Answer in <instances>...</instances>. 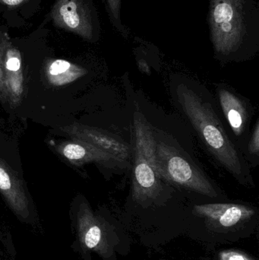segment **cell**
Returning a JSON list of instances; mask_svg holds the SVG:
<instances>
[{"label": "cell", "mask_w": 259, "mask_h": 260, "mask_svg": "<svg viewBox=\"0 0 259 260\" xmlns=\"http://www.w3.org/2000/svg\"><path fill=\"white\" fill-rule=\"evenodd\" d=\"M249 151L252 154H258L259 151V124L257 121L255 124V129L252 133L250 143H249Z\"/></svg>", "instance_id": "2e32d148"}, {"label": "cell", "mask_w": 259, "mask_h": 260, "mask_svg": "<svg viewBox=\"0 0 259 260\" xmlns=\"http://www.w3.org/2000/svg\"><path fill=\"white\" fill-rule=\"evenodd\" d=\"M106 12L109 16V21L117 30L124 38L129 37V30L122 21L121 7L122 0H105Z\"/></svg>", "instance_id": "5bb4252c"}, {"label": "cell", "mask_w": 259, "mask_h": 260, "mask_svg": "<svg viewBox=\"0 0 259 260\" xmlns=\"http://www.w3.org/2000/svg\"><path fill=\"white\" fill-rule=\"evenodd\" d=\"M26 0H0V3L9 6H15L21 5Z\"/></svg>", "instance_id": "e0dca14e"}, {"label": "cell", "mask_w": 259, "mask_h": 260, "mask_svg": "<svg viewBox=\"0 0 259 260\" xmlns=\"http://www.w3.org/2000/svg\"><path fill=\"white\" fill-rule=\"evenodd\" d=\"M220 260H252L243 253L234 250H228L220 253Z\"/></svg>", "instance_id": "9a60e30c"}, {"label": "cell", "mask_w": 259, "mask_h": 260, "mask_svg": "<svg viewBox=\"0 0 259 260\" xmlns=\"http://www.w3.org/2000/svg\"><path fill=\"white\" fill-rule=\"evenodd\" d=\"M157 158L161 178L209 197L217 196L212 183L170 145L157 143Z\"/></svg>", "instance_id": "277c9868"}, {"label": "cell", "mask_w": 259, "mask_h": 260, "mask_svg": "<svg viewBox=\"0 0 259 260\" xmlns=\"http://www.w3.org/2000/svg\"><path fill=\"white\" fill-rule=\"evenodd\" d=\"M77 230L80 242L89 250H94L100 245L102 230L94 214L88 205L82 203L77 214Z\"/></svg>", "instance_id": "7c38bea8"}, {"label": "cell", "mask_w": 259, "mask_h": 260, "mask_svg": "<svg viewBox=\"0 0 259 260\" xmlns=\"http://www.w3.org/2000/svg\"><path fill=\"white\" fill-rule=\"evenodd\" d=\"M0 192L14 212L20 218L30 217V203L18 173L0 157Z\"/></svg>", "instance_id": "ba28073f"}, {"label": "cell", "mask_w": 259, "mask_h": 260, "mask_svg": "<svg viewBox=\"0 0 259 260\" xmlns=\"http://www.w3.org/2000/svg\"><path fill=\"white\" fill-rule=\"evenodd\" d=\"M71 139L82 141L114 156L123 164L130 157L129 147L117 138L97 129L81 123H72L61 128Z\"/></svg>", "instance_id": "52a82bcc"}, {"label": "cell", "mask_w": 259, "mask_h": 260, "mask_svg": "<svg viewBox=\"0 0 259 260\" xmlns=\"http://www.w3.org/2000/svg\"><path fill=\"white\" fill-rule=\"evenodd\" d=\"M0 67L3 77L2 100L15 108L21 103L24 92L22 61L19 50L6 35L0 39Z\"/></svg>", "instance_id": "8992f818"}, {"label": "cell", "mask_w": 259, "mask_h": 260, "mask_svg": "<svg viewBox=\"0 0 259 260\" xmlns=\"http://www.w3.org/2000/svg\"><path fill=\"white\" fill-rule=\"evenodd\" d=\"M58 27L86 41H97L100 24L93 0H57L50 14Z\"/></svg>", "instance_id": "5b68a950"}, {"label": "cell", "mask_w": 259, "mask_h": 260, "mask_svg": "<svg viewBox=\"0 0 259 260\" xmlns=\"http://www.w3.org/2000/svg\"><path fill=\"white\" fill-rule=\"evenodd\" d=\"M219 99L228 123L234 134L242 135L247 120V112L243 102L228 90H219Z\"/></svg>", "instance_id": "4fadbf2b"}, {"label": "cell", "mask_w": 259, "mask_h": 260, "mask_svg": "<svg viewBox=\"0 0 259 260\" xmlns=\"http://www.w3.org/2000/svg\"><path fill=\"white\" fill-rule=\"evenodd\" d=\"M55 149L64 158L78 167L92 162L107 167H120L123 165L114 156L76 139L59 142L55 146Z\"/></svg>", "instance_id": "9c48e42d"}, {"label": "cell", "mask_w": 259, "mask_h": 260, "mask_svg": "<svg viewBox=\"0 0 259 260\" xmlns=\"http://www.w3.org/2000/svg\"><path fill=\"white\" fill-rule=\"evenodd\" d=\"M157 142L149 123L140 112L134 114V168L132 192L137 201L153 198L161 177L157 158Z\"/></svg>", "instance_id": "3957f363"}, {"label": "cell", "mask_w": 259, "mask_h": 260, "mask_svg": "<svg viewBox=\"0 0 259 260\" xmlns=\"http://www.w3.org/2000/svg\"><path fill=\"white\" fill-rule=\"evenodd\" d=\"M176 93L184 113L205 146L223 167L241 182L243 177L241 157L211 105L182 84L179 85Z\"/></svg>", "instance_id": "7a4b0ae2"}, {"label": "cell", "mask_w": 259, "mask_h": 260, "mask_svg": "<svg viewBox=\"0 0 259 260\" xmlns=\"http://www.w3.org/2000/svg\"><path fill=\"white\" fill-rule=\"evenodd\" d=\"M195 211L198 215L226 228L236 225L240 221L250 218L255 213L251 208L226 203L199 205L195 206Z\"/></svg>", "instance_id": "30bf717a"}, {"label": "cell", "mask_w": 259, "mask_h": 260, "mask_svg": "<svg viewBox=\"0 0 259 260\" xmlns=\"http://www.w3.org/2000/svg\"><path fill=\"white\" fill-rule=\"evenodd\" d=\"M210 41L223 60L243 59L259 48V4L256 0H208Z\"/></svg>", "instance_id": "6da1fadb"}, {"label": "cell", "mask_w": 259, "mask_h": 260, "mask_svg": "<svg viewBox=\"0 0 259 260\" xmlns=\"http://www.w3.org/2000/svg\"><path fill=\"white\" fill-rule=\"evenodd\" d=\"M3 92V73H2L1 67H0V99L2 100Z\"/></svg>", "instance_id": "ac0fdd59"}, {"label": "cell", "mask_w": 259, "mask_h": 260, "mask_svg": "<svg viewBox=\"0 0 259 260\" xmlns=\"http://www.w3.org/2000/svg\"><path fill=\"white\" fill-rule=\"evenodd\" d=\"M86 69L65 59H50L46 64L45 76L50 85L63 86L87 74Z\"/></svg>", "instance_id": "8fae6325"}]
</instances>
